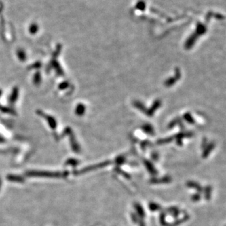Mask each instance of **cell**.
I'll use <instances>...</instances> for the list:
<instances>
[{
    "instance_id": "obj_2",
    "label": "cell",
    "mask_w": 226,
    "mask_h": 226,
    "mask_svg": "<svg viewBox=\"0 0 226 226\" xmlns=\"http://www.w3.org/2000/svg\"><path fill=\"white\" fill-rule=\"evenodd\" d=\"M7 178L11 182H23L24 179L23 177L16 176V175H8L7 176Z\"/></svg>"
},
{
    "instance_id": "obj_3",
    "label": "cell",
    "mask_w": 226,
    "mask_h": 226,
    "mask_svg": "<svg viewBox=\"0 0 226 226\" xmlns=\"http://www.w3.org/2000/svg\"><path fill=\"white\" fill-rule=\"evenodd\" d=\"M1 178H0V189H1Z\"/></svg>"
},
{
    "instance_id": "obj_1",
    "label": "cell",
    "mask_w": 226,
    "mask_h": 226,
    "mask_svg": "<svg viewBox=\"0 0 226 226\" xmlns=\"http://www.w3.org/2000/svg\"><path fill=\"white\" fill-rule=\"evenodd\" d=\"M28 176L32 177H44V178H60L62 176H65L67 175V173L52 172L44 171H30L26 172Z\"/></svg>"
}]
</instances>
